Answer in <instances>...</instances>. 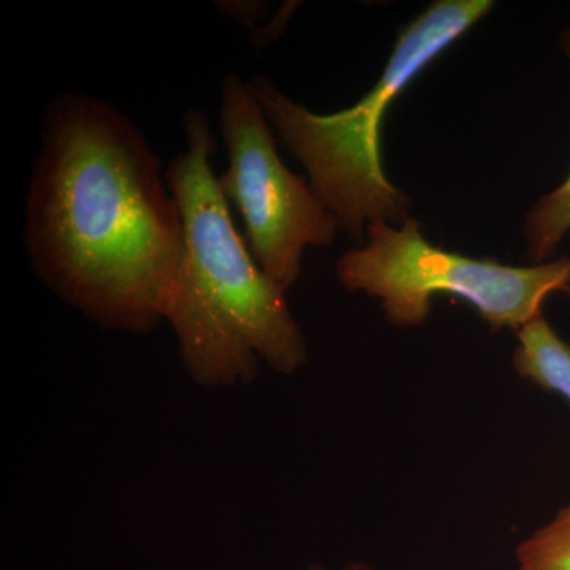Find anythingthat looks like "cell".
<instances>
[{
	"instance_id": "cell-1",
	"label": "cell",
	"mask_w": 570,
	"mask_h": 570,
	"mask_svg": "<svg viewBox=\"0 0 570 570\" xmlns=\"http://www.w3.org/2000/svg\"><path fill=\"white\" fill-rule=\"evenodd\" d=\"M41 124L24 227L37 276L100 328L148 335L165 322L183 250L159 157L88 94L52 97Z\"/></svg>"
},
{
	"instance_id": "cell-2",
	"label": "cell",
	"mask_w": 570,
	"mask_h": 570,
	"mask_svg": "<svg viewBox=\"0 0 570 570\" xmlns=\"http://www.w3.org/2000/svg\"><path fill=\"white\" fill-rule=\"evenodd\" d=\"M186 151L171 159L165 181L178 204L183 250L165 322L179 358L198 387L250 384L262 363L284 376L307 362L305 336L285 294L255 262L232 220L212 159L208 118L189 108Z\"/></svg>"
},
{
	"instance_id": "cell-3",
	"label": "cell",
	"mask_w": 570,
	"mask_h": 570,
	"mask_svg": "<svg viewBox=\"0 0 570 570\" xmlns=\"http://www.w3.org/2000/svg\"><path fill=\"white\" fill-rule=\"evenodd\" d=\"M493 9L491 0L430 3L397 33L373 88L346 110L318 115L262 75L247 81L273 129L305 167L314 193L355 246L365 243L370 225L411 219V198L390 181L382 165V126L390 108Z\"/></svg>"
},
{
	"instance_id": "cell-4",
	"label": "cell",
	"mask_w": 570,
	"mask_h": 570,
	"mask_svg": "<svg viewBox=\"0 0 570 570\" xmlns=\"http://www.w3.org/2000/svg\"><path fill=\"white\" fill-rule=\"evenodd\" d=\"M348 292L379 299L397 328L425 324L434 295L469 303L494 330H519L542 314L553 292L570 279V258L515 266L497 258L469 257L428 242L419 220L370 225L365 243L336 262Z\"/></svg>"
},
{
	"instance_id": "cell-5",
	"label": "cell",
	"mask_w": 570,
	"mask_h": 570,
	"mask_svg": "<svg viewBox=\"0 0 570 570\" xmlns=\"http://www.w3.org/2000/svg\"><path fill=\"white\" fill-rule=\"evenodd\" d=\"M219 121L228 153V168L217 176L220 190L242 214L255 262L291 291L306 249L332 246L340 225L309 181L285 167L272 124L249 82L236 73L220 85Z\"/></svg>"
},
{
	"instance_id": "cell-6",
	"label": "cell",
	"mask_w": 570,
	"mask_h": 570,
	"mask_svg": "<svg viewBox=\"0 0 570 570\" xmlns=\"http://www.w3.org/2000/svg\"><path fill=\"white\" fill-rule=\"evenodd\" d=\"M513 352V367L547 392L558 393L570 403V344L562 340L543 314L521 326Z\"/></svg>"
},
{
	"instance_id": "cell-7",
	"label": "cell",
	"mask_w": 570,
	"mask_h": 570,
	"mask_svg": "<svg viewBox=\"0 0 570 570\" xmlns=\"http://www.w3.org/2000/svg\"><path fill=\"white\" fill-rule=\"evenodd\" d=\"M561 48L570 62V26L561 32ZM570 232V174L564 183L543 195L523 220L527 253L534 264L550 262Z\"/></svg>"
},
{
	"instance_id": "cell-8",
	"label": "cell",
	"mask_w": 570,
	"mask_h": 570,
	"mask_svg": "<svg viewBox=\"0 0 570 570\" xmlns=\"http://www.w3.org/2000/svg\"><path fill=\"white\" fill-rule=\"evenodd\" d=\"M520 570H570V505L517 549Z\"/></svg>"
},
{
	"instance_id": "cell-9",
	"label": "cell",
	"mask_w": 570,
	"mask_h": 570,
	"mask_svg": "<svg viewBox=\"0 0 570 570\" xmlns=\"http://www.w3.org/2000/svg\"><path fill=\"white\" fill-rule=\"evenodd\" d=\"M217 10L225 17L230 18L232 21L238 22V24L245 26V28L255 29V22L258 18L264 17L266 9L265 2H257V0H230V2H216Z\"/></svg>"
},
{
	"instance_id": "cell-10",
	"label": "cell",
	"mask_w": 570,
	"mask_h": 570,
	"mask_svg": "<svg viewBox=\"0 0 570 570\" xmlns=\"http://www.w3.org/2000/svg\"><path fill=\"white\" fill-rule=\"evenodd\" d=\"M288 10L291 9H281L277 11L276 20L269 21L265 28L255 29V31H253V37H250V39H253L255 50L261 52L264 50L266 45H269L273 40L277 39V36L283 32L285 21L288 20Z\"/></svg>"
},
{
	"instance_id": "cell-11",
	"label": "cell",
	"mask_w": 570,
	"mask_h": 570,
	"mask_svg": "<svg viewBox=\"0 0 570 570\" xmlns=\"http://www.w3.org/2000/svg\"><path fill=\"white\" fill-rule=\"evenodd\" d=\"M307 570H325L322 566H311ZM344 570H376L373 566L366 564V562H351Z\"/></svg>"
},
{
	"instance_id": "cell-12",
	"label": "cell",
	"mask_w": 570,
	"mask_h": 570,
	"mask_svg": "<svg viewBox=\"0 0 570 570\" xmlns=\"http://www.w3.org/2000/svg\"><path fill=\"white\" fill-rule=\"evenodd\" d=\"M562 292H566V294L570 295V279H569L568 285H566L564 291H562Z\"/></svg>"
}]
</instances>
